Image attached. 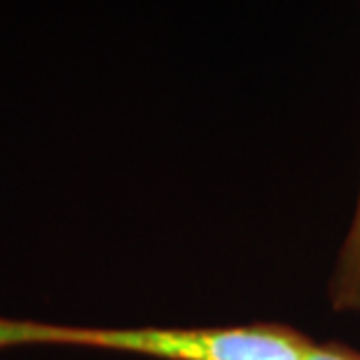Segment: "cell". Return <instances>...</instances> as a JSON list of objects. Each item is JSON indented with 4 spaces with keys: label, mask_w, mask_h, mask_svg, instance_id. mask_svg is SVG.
Listing matches in <instances>:
<instances>
[{
    "label": "cell",
    "mask_w": 360,
    "mask_h": 360,
    "mask_svg": "<svg viewBox=\"0 0 360 360\" xmlns=\"http://www.w3.org/2000/svg\"><path fill=\"white\" fill-rule=\"evenodd\" d=\"M304 360H360V354L340 347H316L314 344Z\"/></svg>",
    "instance_id": "3"
},
{
    "label": "cell",
    "mask_w": 360,
    "mask_h": 360,
    "mask_svg": "<svg viewBox=\"0 0 360 360\" xmlns=\"http://www.w3.org/2000/svg\"><path fill=\"white\" fill-rule=\"evenodd\" d=\"M330 297L337 311H360V199L330 283Z\"/></svg>",
    "instance_id": "2"
},
{
    "label": "cell",
    "mask_w": 360,
    "mask_h": 360,
    "mask_svg": "<svg viewBox=\"0 0 360 360\" xmlns=\"http://www.w3.org/2000/svg\"><path fill=\"white\" fill-rule=\"evenodd\" d=\"M82 347L164 360H304L311 342L281 326L84 328L0 316V351Z\"/></svg>",
    "instance_id": "1"
}]
</instances>
